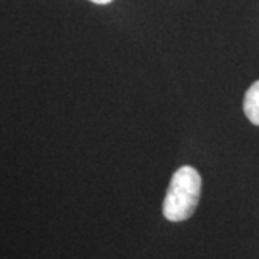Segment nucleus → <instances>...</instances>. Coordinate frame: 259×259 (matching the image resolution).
<instances>
[{"label": "nucleus", "mask_w": 259, "mask_h": 259, "mask_svg": "<svg viewBox=\"0 0 259 259\" xmlns=\"http://www.w3.org/2000/svg\"><path fill=\"white\" fill-rule=\"evenodd\" d=\"M243 111L252 124L259 125V81L252 83L245 94Z\"/></svg>", "instance_id": "nucleus-2"}, {"label": "nucleus", "mask_w": 259, "mask_h": 259, "mask_svg": "<svg viewBox=\"0 0 259 259\" xmlns=\"http://www.w3.org/2000/svg\"><path fill=\"white\" fill-rule=\"evenodd\" d=\"M90 2H93L95 5H108V3H111L112 0H90Z\"/></svg>", "instance_id": "nucleus-3"}, {"label": "nucleus", "mask_w": 259, "mask_h": 259, "mask_svg": "<svg viewBox=\"0 0 259 259\" xmlns=\"http://www.w3.org/2000/svg\"><path fill=\"white\" fill-rule=\"evenodd\" d=\"M202 190V177L192 166L175 171L163 202V214L170 222H183L196 210Z\"/></svg>", "instance_id": "nucleus-1"}]
</instances>
